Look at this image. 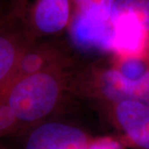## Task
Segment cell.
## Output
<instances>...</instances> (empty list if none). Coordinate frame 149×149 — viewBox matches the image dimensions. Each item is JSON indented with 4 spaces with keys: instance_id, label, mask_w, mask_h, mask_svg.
Here are the masks:
<instances>
[{
    "instance_id": "cell-11",
    "label": "cell",
    "mask_w": 149,
    "mask_h": 149,
    "mask_svg": "<svg viewBox=\"0 0 149 149\" xmlns=\"http://www.w3.org/2000/svg\"><path fill=\"white\" fill-rule=\"evenodd\" d=\"M0 149H2V148H0Z\"/></svg>"
},
{
    "instance_id": "cell-7",
    "label": "cell",
    "mask_w": 149,
    "mask_h": 149,
    "mask_svg": "<svg viewBox=\"0 0 149 149\" xmlns=\"http://www.w3.org/2000/svg\"><path fill=\"white\" fill-rule=\"evenodd\" d=\"M70 32L77 47L85 51H112L113 27L109 22L73 14Z\"/></svg>"
},
{
    "instance_id": "cell-9",
    "label": "cell",
    "mask_w": 149,
    "mask_h": 149,
    "mask_svg": "<svg viewBox=\"0 0 149 149\" xmlns=\"http://www.w3.org/2000/svg\"><path fill=\"white\" fill-rule=\"evenodd\" d=\"M125 14L134 17L149 33V0H116L109 22Z\"/></svg>"
},
{
    "instance_id": "cell-3",
    "label": "cell",
    "mask_w": 149,
    "mask_h": 149,
    "mask_svg": "<svg viewBox=\"0 0 149 149\" xmlns=\"http://www.w3.org/2000/svg\"><path fill=\"white\" fill-rule=\"evenodd\" d=\"M32 41L11 8L0 16V99L13 80L20 56Z\"/></svg>"
},
{
    "instance_id": "cell-5",
    "label": "cell",
    "mask_w": 149,
    "mask_h": 149,
    "mask_svg": "<svg viewBox=\"0 0 149 149\" xmlns=\"http://www.w3.org/2000/svg\"><path fill=\"white\" fill-rule=\"evenodd\" d=\"M114 117L125 146L149 149V104L130 99L118 100L114 104Z\"/></svg>"
},
{
    "instance_id": "cell-2",
    "label": "cell",
    "mask_w": 149,
    "mask_h": 149,
    "mask_svg": "<svg viewBox=\"0 0 149 149\" xmlns=\"http://www.w3.org/2000/svg\"><path fill=\"white\" fill-rule=\"evenodd\" d=\"M10 8L32 40L62 32L73 17L71 0H13Z\"/></svg>"
},
{
    "instance_id": "cell-8",
    "label": "cell",
    "mask_w": 149,
    "mask_h": 149,
    "mask_svg": "<svg viewBox=\"0 0 149 149\" xmlns=\"http://www.w3.org/2000/svg\"><path fill=\"white\" fill-rule=\"evenodd\" d=\"M48 53H50V52L46 47H27L20 56L13 81L25 75L49 70L47 68L50 61V54Z\"/></svg>"
},
{
    "instance_id": "cell-1",
    "label": "cell",
    "mask_w": 149,
    "mask_h": 149,
    "mask_svg": "<svg viewBox=\"0 0 149 149\" xmlns=\"http://www.w3.org/2000/svg\"><path fill=\"white\" fill-rule=\"evenodd\" d=\"M61 85L50 70L17 78L2 96L18 123H32L49 115L57 105Z\"/></svg>"
},
{
    "instance_id": "cell-10",
    "label": "cell",
    "mask_w": 149,
    "mask_h": 149,
    "mask_svg": "<svg viewBox=\"0 0 149 149\" xmlns=\"http://www.w3.org/2000/svg\"><path fill=\"white\" fill-rule=\"evenodd\" d=\"M116 0H71L73 14H80L100 21L109 22Z\"/></svg>"
},
{
    "instance_id": "cell-6",
    "label": "cell",
    "mask_w": 149,
    "mask_h": 149,
    "mask_svg": "<svg viewBox=\"0 0 149 149\" xmlns=\"http://www.w3.org/2000/svg\"><path fill=\"white\" fill-rule=\"evenodd\" d=\"M109 22L113 27L112 51L120 57L149 52V33L134 17L121 15Z\"/></svg>"
},
{
    "instance_id": "cell-4",
    "label": "cell",
    "mask_w": 149,
    "mask_h": 149,
    "mask_svg": "<svg viewBox=\"0 0 149 149\" xmlns=\"http://www.w3.org/2000/svg\"><path fill=\"white\" fill-rule=\"evenodd\" d=\"M93 139L84 130L73 125L45 123L29 133L24 149H89Z\"/></svg>"
}]
</instances>
